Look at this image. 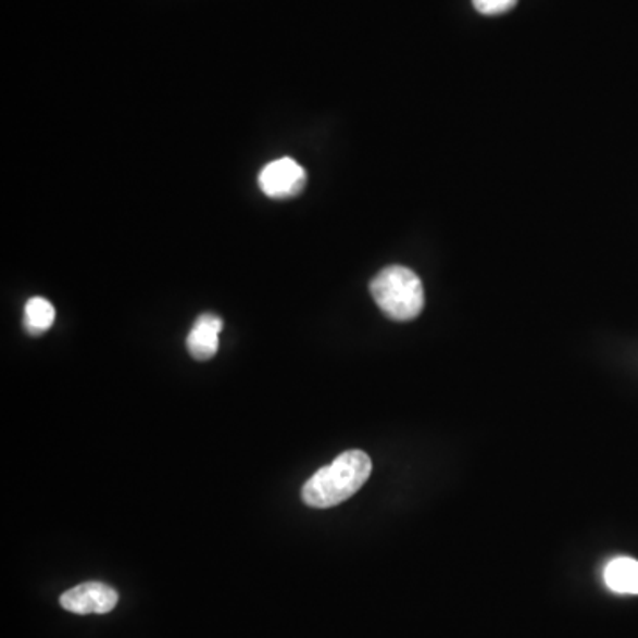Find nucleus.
<instances>
[{
    "instance_id": "1",
    "label": "nucleus",
    "mask_w": 638,
    "mask_h": 638,
    "mask_svg": "<svg viewBox=\"0 0 638 638\" xmlns=\"http://www.w3.org/2000/svg\"><path fill=\"white\" fill-rule=\"evenodd\" d=\"M373 463L364 451H346L323 466L303 485L302 500L316 509H328L350 499L370 479Z\"/></svg>"
},
{
    "instance_id": "2",
    "label": "nucleus",
    "mask_w": 638,
    "mask_h": 638,
    "mask_svg": "<svg viewBox=\"0 0 638 638\" xmlns=\"http://www.w3.org/2000/svg\"><path fill=\"white\" fill-rule=\"evenodd\" d=\"M376 305L393 322H410L423 312L424 288L421 278L406 266H387L371 280Z\"/></svg>"
},
{
    "instance_id": "3",
    "label": "nucleus",
    "mask_w": 638,
    "mask_h": 638,
    "mask_svg": "<svg viewBox=\"0 0 638 638\" xmlns=\"http://www.w3.org/2000/svg\"><path fill=\"white\" fill-rule=\"evenodd\" d=\"M260 188L270 199H289L302 193L308 185V173L293 159H278L261 168Z\"/></svg>"
},
{
    "instance_id": "4",
    "label": "nucleus",
    "mask_w": 638,
    "mask_h": 638,
    "mask_svg": "<svg viewBox=\"0 0 638 638\" xmlns=\"http://www.w3.org/2000/svg\"><path fill=\"white\" fill-rule=\"evenodd\" d=\"M120 596L101 581H86L61 596V606L72 614H109L117 605Z\"/></svg>"
},
{
    "instance_id": "5",
    "label": "nucleus",
    "mask_w": 638,
    "mask_h": 638,
    "mask_svg": "<svg viewBox=\"0 0 638 638\" xmlns=\"http://www.w3.org/2000/svg\"><path fill=\"white\" fill-rule=\"evenodd\" d=\"M221 317L215 314H201L193 323L192 330L187 337V348L196 361H210L218 351V336H221Z\"/></svg>"
},
{
    "instance_id": "6",
    "label": "nucleus",
    "mask_w": 638,
    "mask_h": 638,
    "mask_svg": "<svg viewBox=\"0 0 638 638\" xmlns=\"http://www.w3.org/2000/svg\"><path fill=\"white\" fill-rule=\"evenodd\" d=\"M606 587L617 595H638V561L629 556H617L606 564Z\"/></svg>"
},
{
    "instance_id": "7",
    "label": "nucleus",
    "mask_w": 638,
    "mask_h": 638,
    "mask_svg": "<svg viewBox=\"0 0 638 638\" xmlns=\"http://www.w3.org/2000/svg\"><path fill=\"white\" fill-rule=\"evenodd\" d=\"M53 320H55V309L49 300L34 297L25 303L24 327L30 336H43L45 331L52 327Z\"/></svg>"
},
{
    "instance_id": "8",
    "label": "nucleus",
    "mask_w": 638,
    "mask_h": 638,
    "mask_svg": "<svg viewBox=\"0 0 638 638\" xmlns=\"http://www.w3.org/2000/svg\"><path fill=\"white\" fill-rule=\"evenodd\" d=\"M472 4L480 15L493 16L513 10L514 5L518 4V0H472Z\"/></svg>"
}]
</instances>
